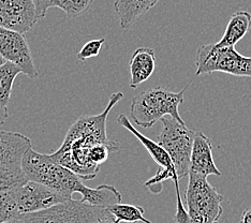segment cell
Returning a JSON list of instances; mask_svg holds the SVG:
<instances>
[{"instance_id": "6da1fadb", "label": "cell", "mask_w": 251, "mask_h": 223, "mask_svg": "<svg viewBox=\"0 0 251 223\" xmlns=\"http://www.w3.org/2000/svg\"><path fill=\"white\" fill-rule=\"evenodd\" d=\"M123 99V93H114L105 110L99 115L79 117L67 132L59 149L50 154V158L74 172L83 180L94 179L99 170L91 164L89 152L97 144L111 141L106 134V119L112 108Z\"/></svg>"}, {"instance_id": "7a4b0ae2", "label": "cell", "mask_w": 251, "mask_h": 223, "mask_svg": "<svg viewBox=\"0 0 251 223\" xmlns=\"http://www.w3.org/2000/svg\"><path fill=\"white\" fill-rule=\"evenodd\" d=\"M22 168L28 180L52 188L68 199H72L74 193L84 197L88 191L89 187L84 185L77 174L54 161L50 154L40 153L32 147L23 158Z\"/></svg>"}, {"instance_id": "3957f363", "label": "cell", "mask_w": 251, "mask_h": 223, "mask_svg": "<svg viewBox=\"0 0 251 223\" xmlns=\"http://www.w3.org/2000/svg\"><path fill=\"white\" fill-rule=\"evenodd\" d=\"M191 83L186 85L179 93H173L162 86L142 91L133 97L130 105V116L143 129H150L165 116H171L185 124L180 117L178 107L184 102L185 91Z\"/></svg>"}, {"instance_id": "277c9868", "label": "cell", "mask_w": 251, "mask_h": 223, "mask_svg": "<svg viewBox=\"0 0 251 223\" xmlns=\"http://www.w3.org/2000/svg\"><path fill=\"white\" fill-rule=\"evenodd\" d=\"M185 201L192 223H217L224 214V197L209 184L206 177L192 172L189 173Z\"/></svg>"}, {"instance_id": "5b68a950", "label": "cell", "mask_w": 251, "mask_h": 223, "mask_svg": "<svg viewBox=\"0 0 251 223\" xmlns=\"http://www.w3.org/2000/svg\"><path fill=\"white\" fill-rule=\"evenodd\" d=\"M160 122L162 130L157 136V143L170 154L180 179L189 175L196 132L171 116L163 117Z\"/></svg>"}, {"instance_id": "8992f818", "label": "cell", "mask_w": 251, "mask_h": 223, "mask_svg": "<svg viewBox=\"0 0 251 223\" xmlns=\"http://www.w3.org/2000/svg\"><path fill=\"white\" fill-rule=\"evenodd\" d=\"M196 75L224 72L234 76L251 77V57L239 54L235 47L219 48L215 43L198 50Z\"/></svg>"}, {"instance_id": "52a82bcc", "label": "cell", "mask_w": 251, "mask_h": 223, "mask_svg": "<svg viewBox=\"0 0 251 223\" xmlns=\"http://www.w3.org/2000/svg\"><path fill=\"white\" fill-rule=\"evenodd\" d=\"M110 211L82 201L68 199L52 207L20 216L23 223H97Z\"/></svg>"}, {"instance_id": "ba28073f", "label": "cell", "mask_w": 251, "mask_h": 223, "mask_svg": "<svg viewBox=\"0 0 251 223\" xmlns=\"http://www.w3.org/2000/svg\"><path fill=\"white\" fill-rule=\"evenodd\" d=\"M11 191L18 205L20 216L37 213L68 201V198L54 189L31 180H28L25 185Z\"/></svg>"}, {"instance_id": "9c48e42d", "label": "cell", "mask_w": 251, "mask_h": 223, "mask_svg": "<svg viewBox=\"0 0 251 223\" xmlns=\"http://www.w3.org/2000/svg\"><path fill=\"white\" fill-rule=\"evenodd\" d=\"M0 55L5 61L18 66L30 78L38 76L32 54L24 33L0 26Z\"/></svg>"}, {"instance_id": "30bf717a", "label": "cell", "mask_w": 251, "mask_h": 223, "mask_svg": "<svg viewBox=\"0 0 251 223\" xmlns=\"http://www.w3.org/2000/svg\"><path fill=\"white\" fill-rule=\"evenodd\" d=\"M39 17L32 0H0V26L25 33L37 24Z\"/></svg>"}, {"instance_id": "8fae6325", "label": "cell", "mask_w": 251, "mask_h": 223, "mask_svg": "<svg viewBox=\"0 0 251 223\" xmlns=\"http://www.w3.org/2000/svg\"><path fill=\"white\" fill-rule=\"evenodd\" d=\"M190 172L206 177V178L209 175H222L215 163L212 142L201 131L196 132L195 135V142H193L191 152Z\"/></svg>"}, {"instance_id": "7c38bea8", "label": "cell", "mask_w": 251, "mask_h": 223, "mask_svg": "<svg viewBox=\"0 0 251 223\" xmlns=\"http://www.w3.org/2000/svg\"><path fill=\"white\" fill-rule=\"evenodd\" d=\"M30 148L29 137L19 132L0 130V165H22L23 158Z\"/></svg>"}, {"instance_id": "4fadbf2b", "label": "cell", "mask_w": 251, "mask_h": 223, "mask_svg": "<svg viewBox=\"0 0 251 223\" xmlns=\"http://www.w3.org/2000/svg\"><path fill=\"white\" fill-rule=\"evenodd\" d=\"M156 68L155 50L151 48L136 49L129 62L130 87L135 89L151 76Z\"/></svg>"}, {"instance_id": "5bb4252c", "label": "cell", "mask_w": 251, "mask_h": 223, "mask_svg": "<svg viewBox=\"0 0 251 223\" xmlns=\"http://www.w3.org/2000/svg\"><path fill=\"white\" fill-rule=\"evenodd\" d=\"M117 122L119 124L123 125L125 129H127L129 132L132 133L136 139L142 143V145L145 147V149L147 150L148 153L151 154V157L153 159V161L159 165V168L177 174L172 159H171L170 154L165 151V149L162 146H160L157 142H153L152 140L150 139V137L143 135L140 131L136 130L134 128V125L131 124V122L128 119V117L124 115V114H121V115L118 116Z\"/></svg>"}, {"instance_id": "9a60e30c", "label": "cell", "mask_w": 251, "mask_h": 223, "mask_svg": "<svg viewBox=\"0 0 251 223\" xmlns=\"http://www.w3.org/2000/svg\"><path fill=\"white\" fill-rule=\"evenodd\" d=\"M158 1L159 0H116L114 9L119 17L121 27L128 29L138 17L148 12Z\"/></svg>"}, {"instance_id": "2e32d148", "label": "cell", "mask_w": 251, "mask_h": 223, "mask_svg": "<svg viewBox=\"0 0 251 223\" xmlns=\"http://www.w3.org/2000/svg\"><path fill=\"white\" fill-rule=\"evenodd\" d=\"M251 26V14L248 11H237L232 14L224 36L215 44L219 48L235 47L246 36Z\"/></svg>"}, {"instance_id": "e0dca14e", "label": "cell", "mask_w": 251, "mask_h": 223, "mask_svg": "<svg viewBox=\"0 0 251 223\" xmlns=\"http://www.w3.org/2000/svg\"><path fill=\"white\" fill-rule=\"evenodd\" d=\"M81 201L99 207H108L111 205L122 203V193L114 186L101 185L95 189L88 188V191L82 197Z\"/></svg>"}, {"instance_id": "ac0fdd59", "label": "cell", "mask_w": 251, "mask_h": 223, "mask_svg": "<svg viewBox=\"0 0 251 223\" xmlns=\"http://www.w3.org/2000/svg\"><path fill=\"white\" fill-rule=\"evenodd\" d=\"M20 73L21 69L10 61H4L0 66V105L3 107H8L14 81Z\"/></svg>"}, {"instance_id": "d6986e66", "label": "cell", "mask_w": 251, "mask_h": 223, "mask_svg": "<svg viewBox=\"0 0 251 223\" xmlns=\"http://www.w3.org/2000/svg\"><path fill=\"white\" fill-rule=\"evenodd\" d=\"M28 181L22 165H0V192H8Z\"/></svg>"}, {"instance_id": "ffe728a7", "label": "cell", "mask_w": 251, "mask_h": 223, "mask_svg": "<svg viewBox=\"0 0 251 223\" xmlns=\"http://www.w3.org/2000/svg\"><path fill=\"white\" fill-rule=\"evenodd\" d=\"M106 208L114 217H115L116 220L119 223L121 222L151 223L150 220L146 219L144 217V208H142L141 206L117 203V204L108 206Z\"/></svg>"}, {"instance_id": "44dd1931", "label": "cell", "mask_w": 251, "mask_h": 223, "mask_svg": "<svg viewBox=\"0 0 251 223\" xmlns=\"http://www.w3.org/2000/svg\"><path fill=\"white\" fill-rule=\"evenodd\" d=\"M93 3L94 0H54L52 8H59L68 19H74L86 13Z\"/></svg>"}, {"instance_id": "7402d4cb", "label": "cell", "mask_w": 251, "mask_h": 223, "mask_svg": "<svg viewBox=\"0 0 251 223\" xmlns=\"http://www.w3.org/2000/svg\"><path fill=\"white\" fill-rule=\"evenodd\" d=\"M18 218L20 213L12 191L0 192V223Z\"/></svg>"}, {"instance_id": "603a6c76", "label": "cell", "mask_w": 251, "mask_h": 223, "mask_svg": "<svg viewBox=\"0 0 251 223\" xmlns=\"http://www.w3.org/2000/svg\"><path fill=\"white\" fill-rule=\"evenodd\" d=\"M104 41H105L104 39H95L85 43L83 45V48L79 50V51L76 55L77 59L84 61L98 56L102 47H103Z\"/></svg>"}, {"instance_id": "cb8c5ba5", "label": "cell", "mask_w": 251, "mask_h": 223, "mask_svg": "<svg viewBox=\"0 0 251 223\" xmlns=\"http://www.w3.org/2000/svg\"><path fill=\"white\" fill-rule=\"evenodd\" d=\"M174 220L176 223H192L188 210L182 203L180 193H176V214Z\"/></svg>"}, {"instance_id": "d4e9b609", "label": "cell", "mask_w": 251, "mask_h": 223, "mask_svg": "<svg viewBox=\"0 0 251 223\" xmlns=\"http://www.w3.org/2000/svg\"><path fill=\"white\" fill-rule=\"evenodd\" d=\"M32 1L36 5L39 20H43L48 13V10L52 8L54 0H32Z\"/></svg>"}, {"instance_id": "484cf974", "label": "cell", "mask_w": 251, "mask_h": 223, "mask_svg": "<svg viewBox=\"0 0 251 223\" xmlns=\"http://www.w3.org/2000/svg\"><path fill=\"white\" fill-rule=\"evenodd\" d=\"M239 223H251V207L244 210Z\"/></svg>"}, {"instance_id": "4316f807", "label": "cell", "mask_w": 251, "mask_h": 223, "mask_svg": "<svg viewBox=\"0 0 251 223\" xmlns=\"http://www.w3.org/2000/svg\"><path fill=\"white\" fill-rule=\"evenodd\" d=\"M8 116H9L8 107H3L2 105H0V125H2L5 123Z\"/></svg>"}, {"instance_id": "83f0119b", "label": "cell", "mask_w": 251, "mask_h": 223, "mask_svg": "<svg viewBox=\"0 0 251 223\" xmlns=\"http://www.w3.org/2000/svg\"><path fill=\"white\" fill-rule=\"evenodd\" d=\"M97 223H119V222L116 220L115 217H114L110 213L108 215H106L105 217H103V218H102V219H100Z\"/></svg>"}, {"instance_id": "f1b7e54d", "label": "cell", "mask_w": 251, "mask_h": 223, "mask_svg": "<svg viewBox=\"0 0 251 223\" xmlns=\"http://www.w3.org/2000/svg\"><path fill=\"white\" fill-rule=\"evenodd\" d=\"M3 223H23V221L20 218H18V219H13V220H10V221L3 222Z\"/></svg>"}, {"instance_id": "f546056e", "label": "cell", "mask_w": 251, "mask_h": 223, "mask_svg": "<svg viewBox=\"0 0 251 223\" xmlns=\"http://www.w3.org/2000/svg\"><path fill=\"white\" fill-rule=\"evenodd\" d=\"M3 60H4V59L2 58V57H1V55H0V66H1V65L3 64V62H4Z\"/></svg>"}, {"instance_id": "4dcf8cb0", "label": "cell", "mask_w": 251, "mask_h": 223, "mask_svg": "<svg viewBox=\"0 0 251 223\" xmlns=\"http://www.w3.org/2000/svg\"><path fill=\"white\" fill-rule=\"evenodd\" d=\"M217 223H218V222H217Z\"/></svg>"}]
</instances>
